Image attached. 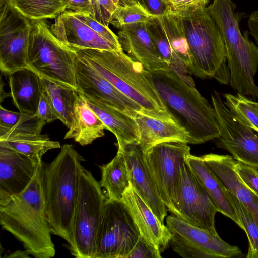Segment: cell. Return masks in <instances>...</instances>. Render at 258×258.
I'll list each match as a JSON object with an SVG mask.
<instances>
[{"label": "cell", "mask_w": 258, "mask_h": 258, "mask_svg": "<svg viewBox=\"0 0 258 258\" xmlns=\"http://www.w3.org/2000/svg\"><path fill=\"white\" fill-rule=\"evenodd\" d=\"M45 165L41 160L26 189L0 205V224L35 258H51L55 249L46 212Z\"/></svg>", "instance_id": "cell-1"}, {"label": "cell", "mask_w": 258, "mask_h": 258, "mask_svg": "<svg viewBox=\"0 0 258 258\" xmlns=\"http://www.w3.org/2000/svg\"><path fill=\"white\" fill-rule=\"evenodd\" d=\"M149 72L167 112L187 134V144H202L220 137L216 112L195 86L170 69Z\"/></svg>", "instance_id": "cell-2"}, {"label": "cell", "mask_w": 258, "mask_h": 258, "mask_svg": "<svg viewBox=\"0 0 258 258\" xmlns=\"http://www.w3.org/2000/svg\"><path fill=\"white\" fill-rule=\"evenodd\" d=\"M119 91L137 103L145 114L174 121L166 109L149 71L123 50L74 49Z\"/></svg>", "instance_id": "cell-3"}, {"label": "cell", "mask_w": 258, "mask_h": 258, "mask_svg": "<svg viewBox=\"0 0 258 258\" xmlns=\"http://www.w3.org/2000/svg\"><path fill=\"white\" fill-rule=\"evenodd\" d=\"M85 159L71 144H64L55 159L45 166L46 212L52 234L73 243L74 221L80 176Z\"/></svg>", "instance_id": "cell-4"}, {"label": "cell", "mask_w": 258, "mask_h": 258, "mask_svg": "<svg viewBox=\"0 0 258 258\" xmlns=\"http://www.w3.org/2000/svg\"><path fill=\"white\" fill-rule=\"evenodd\" d=\"M223 37L229 70L231 88L254 100L258 98V86L254 77L258 69V46L251 41L248 34L243 35L239 21L244 13L236 12L232 0H213L207 7Z\"/></svg>", "instance_id": "cell-5"}, {"label": "cell", "mask_w": 258, "mask_h": 258, "mask_svg": "<svg viewBox=\"0 0 258 258\" xmlns=\"http://www.w3.org/2000/svg\"><path fill=\"white\" fill-rule=\"evenodd\" d=\"M174 12L182 26L189 47L190 73L201 79L213 78L221 84H229L230 74L224 42L207 7Z\"/></svg>", "instance_id": "cell-6"}, {"label": "cell", "mask_w": 258, "mask_h": 258, "mask_svg": "<svg viewBox=\"0 0 258 258\" xmlns=\"http://www.w3.org/2000/svg\"><path fill=\"white\" fill-rule=\"evenodd\" d=\"M31 22L28 68L40 77L77 90L76 51L55 36L45 20Z\"/></svg>", "instance_id": "cell-7"}, {"label": "cell", "mask_w": 258, "mask_h": 258, "mask_svg": "<svg viewBox=\"0 0 258 258\" xmlns=\"http://www.w3.org/2000/svg\"><path fill=\"white\" fill-rule=\"evenodd\" d=\"M106 200L100 182L83 167L74 215L73 243L69 247L75 257L94 258Z\"/></svg>", "instance_id": "cell-8"}, {"label": "cell", "mask_w": 258, "mask_h": 258, "mask_svg": "<svg viewBox=\"0 0 258 258\" xmlns=\"http://www.w3.org/2000/svg\"><path fill=\"white\" fill-rule=\"evenodd\" d=\"M187 143L172 141L157 144L144 152V159L159 196L167 210L178 216L181 168L190 153Z\"/></svg>", "instance_id": "cell-9"}, {"label": "cell", "mask_w": 258, "mask_h": 258, "mask_svg": "<svg viewBox=\"0 0 258 258\" xmlns=\"http://www.w3.org/2000/svg\"><path fill=\"white\" fill-rule=\"evenodd\" d=\"M146 30L169 68L190 85L195 86L189 71V47L176 14L168 9L162 15H151L146 23Z\"/></svg>", "instance_id": "cell-10"}, {"label": "cell", "mask_w": 258, "mask_h": 258, "mask_svg": "<svg viewBox=\"0 0 258 258\" xmlns=\"http://www.w3.org/2000/svg\"><path fill=\"white\" fill-rule=\"evenodd\" d=\"M140 236L122 202L107 199L98 232L94 258H126Z\"/></svg>", "instance_id": "cell-11"}, {"label": "cell", "mask_w": 258, "mask_h": 258, "mask_svg": "<svg viewBox=\"0 0 258 258\" xmlns=\"http://www.w3.org/2000/svg\"><path fill=\"white\" fill-rule=\"evenodd\" d=\"M211 100L220 131L217 147L237 161L258 169V135L229 110L220 93L214 91Z\"/></svg>", "instance_id": "cell-12"}, {"label": "cell", "mask_w": 258, "mask_h": 258, "mask_svg": "<svg viewBox=\"0 0 258 258\" xmlns=\"http://www.w3.org/2000/svg\"><path fill=\"white\" fill-rule=\"evenodd\" d=\"M178 210V218L218 235L215 225L218 211L187 159L181 168Z\"/></svg>", "instance_id": "cell-13"}, {"label": "cell", "mask_w": 258, "mask_h": 258, "mask_svg": "<svg viewBox=\"0 0 258 258\" xmlns=\"http://www.w3.org/2000/svg\"><path fill=\"white\" fill-rule=\"evenodd\" d=\"M31 21L13 7L0 14V70L9 75L28 68L27 58Z\"/></svg>", "instance_id": "cell-14"}, {"label": "cell", "mask_w": 258, "mask_h": 258, "mask_svg": "<svg viewBox=\"0 0 258 258\" xmlns=\"http://www.w3.org/2000/svg\"><path fill=\"white\" fill-rule=\"evenodd\" d=\"M76 82L78 91L83 95L114 106L134 118L139 113H144L137 103L119 91L78 55L76 61Z\"/></svg>", "instance_id": "cell-15"}, {"label": "cell", "mask_w": 258, "mask_h": 258, "mask_svg": "<svg viewBox=\"0 0 258 258\" xmlns=\"http://www.w3.org/2000/svg\"><path fill=\"white\" fill-rule=\"evenodd\" d=\"M125 158L130 182L161 222L164 223L167 208L161 200L144 159V152L138 141L118 148Z\"/></svg>", "instance_id": "cell-16"}, {"label": "cell", "mask_w": 258, "mask_h": 258, "mask_svg": "<svg viewBox=\"0 0 258 258\" xmlns=\"http://www.w3.org/2000/svg\"><path fill=\"white\" fill-rule=\"evenodd\" d=\"M55 19L50 26L51 31L59 41L73 49L123 50L95 32L72 10H66Z\"/></svg>", "instance_id": "cell-17"}, {"label": "cell", "mask_w": 258, "mask_h": 258, "mask_svg": "<svg viewBox=\"0 0 258 258\" xmlns=\"http://www.w3.org/2000/svg\"><path fill=\"white\" fill-rule=\"evenodd\" d=\"M121 201L132 216L140 236L160 253L163 252L170 242L172 233L160 222L131 183Z\"/></svg>", "instance_id": "cell-18"}, {"label": "cell", "mask_w": 258, "mask_h": 258, "mask_svg": "<svg viewBox=\"0 0 258 258\" xmlns=\"http://www.w3.org/2000/svg\"><path fill=\"white\" fill-rule=\"evenodd\" d=\"M37 165L26 156L0 145V205L26 189Z\"/></svg>", "instance_id": "cell-19"}, {"label": "cell", "mask_w": 258, "mask_h": 258, "mask_svg": "<svg viewBox=\"0 0 258 258\" xmlns=\"http://www.w3.org/2000/svg\"><path fill=\"white\" fill-rule=\"evenodd\" d=\"M146 23L122 27L117 33L121 47L130 57L141 63L149 72L168 69L146 30Z\"/></svg>", "instance_id": "cell-20"}, {"label": "cell", "mask_w": 258, "mask_h": 258, "mask_svg": "<svg viewBox=\"0 0 258 258\" xmlns=\"http://www.w3.org/2000/svg\"><path fill=\"white\" fill-rule=\"evenodd\" d=\"M227 189L248 210L258 225V195L247 187L234 169L232 156L210 153L202 156Z\"/></svg>", "instance_id": "cell-21"}, {"label": "cell", "mask_w": 258, "mask_h": 258, "mask_svg": "<svg viewBox=\"0 0 258 258\" xmlns=\"http://www.w3.org/2000/svg\"><path fill=\"white\" fill-rule=\"evenodd\" d=\"M166 225L172 233L179 234L204 249L213 258L241 257L243 253L236 246L230 245L219 235L190 224L175 215L167 217Z\"/></svg>", "instance_id": "cell-22"}, {"label": "cell", "mask_w": 258, "mask_h": 258, "mask_svg": "<svg viewBox=\"0 0 258 258\" xmlns=\"http://www.w3.org/2000/svg\"><path fill=\"white\" fill-rule=\"evenodd\" d=\"M187 161L208 194L218 211L231 219L243 230L230 192L206 164L202 157L189 154Z\"/></svg>", "instance_id": "cell-23"}, {"label": "cell", "mask_w": 258, "mask_h": 258, "mask_svg": "<svg viewBox=\"0 0 258 258\" xmlns=\"http://www.w3.org/2000/svg\"><path fill=\"white\" fill-rule=\"evenodd\" d=\"M82 95L107 130L115 136L118 148L125 144L138 141V130L134 117L102 101Z\"/></svg>", "instance_id": "cell-24"}, {"label": "cell", "mask_w": 258, "mask_h": 258, "mask_svg": "<svg viewBox=\"0 0 258 258\" xmlns=\"http://www.w3.org/2000/svg\"><path fill=\"white\" fill-rule=\"evenodd\" d=\"M134 118L138 130V142L144 151L164 142L187 143V134L175 121L157 119L143 113H139Z\"/></svg>", "instance_id": "cell-25"}, {"label": "cell", "mask_w": 258, "mask_h": 258, "mask_svg": "<svg viewBox=\"0 0 258 258\" xmlns=\"http://www.w3.org/2000/svg\"><path fill=\"white\" fill-rule=\"evenodd\" d=\"M104 130H107L105 124L78 92L74 106V121L65 134L64 139H73L81 145L86 146L103 137Z\"/></svg>", "instance_id": "cell-26"}, {"label": "cell", "mask_w": 258, "mask_h": 258, "mask_svg": "<svg viewBox=\"0 0 258 258\" xmlns=\"http://www.w3.org/2000/svg\"><path fill=\"white\" fill-rule=\"evenodd\" d=\"M9 83L13 102L19 112L34 114L42 92L40 77L24 68L10 74Z\"/></svg>", "instance_id": "cell-27"}, {"label": "cell", "mask_w": 258, "mask_h": 258, "mask_svg": "<svg viewBox=\"0 0 258 258\" xmlns=\"http://www.w3.org/2000/svg\"><path fill=\"white\" fill-rule=\"evenodd\" d=\"M0 145L26 156L36 165L48 151L61 147L58 142L41 133L5 134L0 136Z\"/></svg>", "instance_id": "cell-28"}, {"label": "cell", "mask_w": 258, "mask_h": 258, "mask_svg": "<svg viewBox=\"0 0 258 258\" xmlns=\"http://www.w3.org/2000/svg\"><path fill=\"white\" fill-rule=\"evenodd\" d=\"M101 180L99 182L108 200L121 201L123 194L130 186L128 170L125 158L118 150L109 163L99 165Z\"/></svg>", "instance_id": "cell-29"}, {"label": "cell", "mask_w": 258, "mask_h": 258, "mask_svg": "<svg viewBox=\"0 0 258 258\" xmlns=\"http://www.w3.org/2000/svg\"><path fill=\"white\" fill-rule=\"evenodd\" d=\"M40 79L42 87L49 95L58 119L70 128L74 121L78 90L59 85L41 77Z\"/></svg>", "instance_id": "cell-30"}, {"label": "cell", "mask_w": 258, "mask_h": 258, "mask_svg": "<svg viewBox=\"0 0 258 258\" xmlns=\"http://www.w3.org/2000/svg\"><path fill=\"white\" fill-rule=\"evenodd\" d=\"M11 4L31 21L55 19L67 10L63 0H11Z\"/></svg>", "instance_id": "cell-31"}, {"label": "cell", "mask_w": 258, "mask_h": 258, "mask_svg": "<svg viewBox=\"0 0 258 258\" xmlns=\"http://www.w3.org/2000/svg\"><path fill=\"white\" fill-rule=\"evenodd\" d=\"M224 103L229 110L244 123L258 132V110L250 98L239 93L223 94Z\"/></svg>", "instance_id": "cell-32"}, {"label": "cell", "mask_w": 258, "mask_h": 258, "mask_svg": "<svg viewBox=\"0 0 258 258\" xmlns=\"http://www.w3.org/2000/svg\"><path fill=\"white\" fill-rule=\"evenodd\" d=\"M233 204L248 239L247 258H258V225L248 210L230 193Z\"/></svg>", "instance_id": "cell-33"}, {"label": "cell", "mask_w": 258, "mask_h": 258, "mask_svg": "<svg viewBox=\"0 0 258 258\" xmlns=\"http://www.w3.org/2000/svg\"><path fill=\"white\" fill-rule=\"evenodd\" d=\"M151 16L141 4L119 7L114 13L110 23L120 29L126 25L147 22Z\"/></svg>", "instance_id": "cell-34"}, {"label": "cell", "mask_w": 258, "mask_h": 258, "mask_svg": "<svg viewBox=\"0 0 258 258\" xmlns=\"http://www.w3.org/2000/svg\"><path fill=\"white\" fill-rule=\"evenodd\" d=\"M170 243L173 250L183 257L213 258L204 249L179 234L172 233Z\"/></svg>", "instance_id": "cell-35"}, {"label": "cell", "mask_w": 258, "mask_h": 258, "mask_svg": "<svg viewBox=\"0 0 258 258\" xmlns=\"http://www.w3.org/2000/svg\"><path fill=\"white\" fill-rule=\"evenodd\" d=\"M91 16L102 24L109 27L112 16L118 8V0H90Z\"/></svg>", "instance_id": "cell-36"}, {"label": "cell", "mask_w": 258, "mask_h": 258, "mask_svg": "<svg viewBox=\"0 0 258 258\" xmlns=\"http://www.w3.org/2000/svg\"><path fill=\"white\" fill-rule=\"evenodd\" d=\"M21 116L17 123L12 128L3 134L41 133L46 122L38 118L34 114L21 112Z\"/></svg>", "instance_id": "cell-37"}, {"label": "cell", "mask_w": 258, "mask_h": 258, "mask_svg": "<svg viewBox=\"0 0 258 258\" xmlns=\"http://www.w3.org/2000/svg\"><path fill=\"white\" fill-rule=\"evenodd\" d=\"M77 17L85 22L95 32L119 48H121L118 37L109 28L95 20L90 14L74 12Z\"/></svg>", "instance_id": "cell-38"}, {"label": "cell", "mask_w": 258, "mask_h": 258, "mask_svg": "<svg viewBox=\"0 0 258 258\" xmlns=\"http://www.w3.org/2000/svg\"><path fill=\"white\" fill-rule=\"evenodd\" d=\"M234 169L243 183L258 195V169L237 161Z\"/></svg>", "instance_id": "cell-39"}, {"label": "cell", "mask_w": 258, "mask_h": 258, "mask_svg": "<svg viewBox=\"0 0 258 258\" xmlns=\"http://www.w3.org/2000/svg\"><path fill=\"white\" fill-rule=\"evenodd\" d=\"M34 115L48 123L58 119L50 97L42 87L37 108Z\"/></svg>", "instance_id": "cell-40"}, {"label": "cell", "mask_w": 258, "mask_h": 258, "mask_svg": "<svg viewBox=\"0 0 258 258\" xmlns=\"http://www.w3.org/2000/svg\"><path fill=\"white\" fill-rule=\"evenodd\" d=\"M161 253L141 236L126 258H161Z\"/></svg>", "instance_id": "cell-41"}, {"label": "cell", "mask_w": 258, "mask_h": 258, "mask_svg": "<svg viewBox=\"0 0 258 258\" xmlns=\"http://www.w3.org/2000/svg\"><path fill=\"white\" fill-rule=\"evenodd\" d=\"M22 113L8 110L0 106V134L13 128L18 122Z\"/></svg>", "instance_id": "cell-42"}, {"label": "cell", "mask_w": 258, "mask_h": 258, "mask_svg": "<svg viewBox=\"0 0 258 258\" xmlns=\"http://www.w3.org/2000/svg\"><path fill=\"white\" fill-rule=\"evenodd\" d=\"M210 0H165L169 9L173 12H179L206 7Z\"/></svg>", "instance_id": "cell-43"}, {"label": "cell", "mask_w": 258, "mask_h": 258, "mask_svg": "<svg viewBox=\"0 0 258 258\" xmlns=\"http://www.w3.org/2000/svg\"><path fill=\"white\" fill-rule=\"evenodd\" d=\"M140 4L153 16H160L169 9L165 0H139Z\"/></svg>", "instance_id": "cell-44"}, {"label": "cell", "mask_w": 258, "mask_h": 258, "mask_svg": "<svg viewBox=\"0 0 258 258\" xmlns=\"http://www.w3.org/2000/svg\"><path fill=\"white\" fill-rule=\"evenodd\" d=\"M66 9L73 11L88 14H92V8L90 0H63Z\"/></svg>", "instance_id": "cell-45"}, {"label": "cell", "mask_w": 258, "mask_h": 258, "mask_svg": "<svg viewBox=\"0 0 258 258\" xmlns=\"http://www.w3.org/2000/svg\"><path fill=\"white\" fill-rule=\"evenodd\" d=\"M248 27L250 34L254 38L258 46V10L250 15L248 20Z\"/></svg>", "instance_id": "cell-46"}, {"label": "cell", "mask_w": 258, "mask_h": 258, "mask_svg": "<svg viewBox=\"0 0 258 258\" xmlns=\"http://www.w3.org/2000/svg\"><path fill=\"white\" fill-rule=\"evenodd\" d=\"M29 253L25 249V250H16L9 255L5 256L7 258H28L29 257Z\"/></svg>", "instance_id": "cell-47"}, {"label": "cell", "mask_w": 258, "mask_h": 258, "mask_svg": "<svg viewBox=\"0 0 258 258\" xmlns=\"http://www.w3.org/2000/svg\"><path fill=\"white\" fill-rule=\"evenodd\" d=\"M11 7L12 6L11 0H0V14L4 13Z\"/></svg>", "instance_id": "cell-48"}, {"label": "cell", "mask_w": 258, "mask_h": 258, "mask_svg": "<svg viewBox=\"0 0 258 258\" xmlns=\"http://www.w3.org/2000/svg\"><path fill=\"white\" fill-rule=\"evenodd\" d=\"M252 102L253 104L254 105V106L256 107V108L258 110V102H255V101L252 100Z\"/></svg>", "instance_id": "cell-49"}]
</instances>
